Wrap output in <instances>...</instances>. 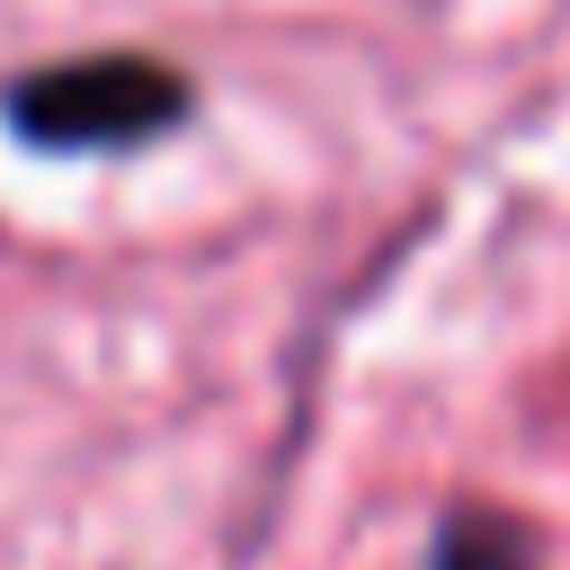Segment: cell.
I'll return each mask as SVG.
<instances>
[{
	"mask_svg": "<svg viewBox=\"0 0 570 570\" xmlns=\"http://www.w3.org/2000/svg\"><path fill=\"white\" fill-rule=\"evenodd\" d=\"M187 107V80L142 62V53H89L53 62L9 89V125L36 151H89V142H142Z\"/></svg>",
	"mask_w": 570,
	"mask_h": 570,
	"instance_id": "1",
	"label": "cell"
},
{
	"mask_svg": "<svg viewBox=\"0 0 570 570\" xmlns=\"http://www.w3.org/2000/svg\"><path fill=\"white\" fill-rule=\"evenodd\" d=\"M436 570H534V552L499 517H454L445 543H436Z\"/></svg>",
	"mask_w": 570,
	"mask_h": 570,
	"instance_id": "2",
	"label": "cell"
}]
</instances>
